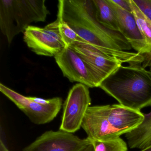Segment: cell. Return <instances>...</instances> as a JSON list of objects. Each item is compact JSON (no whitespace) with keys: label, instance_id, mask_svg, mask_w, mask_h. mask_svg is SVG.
<instances>
[{"label":"cell","instance_id":"12","mask_svg":"<svg viewBox=\"0 0 151 151\" xmlns=\"http://www.w3.org/2000/svg\"><path fill=\"white\" fill-rule=\"evenodd\" d=\"M144 115V120L139 126L125 135L131 149L142 150L151 146V111Z\"/></svg>","mask_w":151,"mask_h":151},{"label":"cell","instance_id":"8","mask_svg":"<svg viewBox=\"0 0 151 151\" xmlns=\"http://www.w3.org/2000/svg\"><path fill=\"white\" fill-rule=\"evenodd\" d=\"M92 143L89 139H81L73 133L60 130L45 132L23 151H80Z\"/></svg>","mask_w":151,"mask_h":151},{"label":"cell","instance_id":"14","mask_svg":"<svg viewBox=\"0 0 151 151\" xmlns=\"http://www.w3.org/2000/svg\"><path fill=\"white\" fill-rule=\"evenodd\" d=\"M129 1L139 29L151 53V21L139 8L133 0Z\"/></svg>","mask_w":151,"mask_h":151},{"label":"cell","instance_id":"18","mask_svg":"<svg viewBox=\"0 0 151 151\" xmlns=\"http://www.w3.org/2000/svg\"><path fill=\"white\" fill-rule=\"evenodd\" d=\"M112 1L122 9L132 13L129 0H112Z\"/></svg>","mask_w":151,"mask_h":151},{"label":"cell","instance_id":"1","mask_svg":"<svg viewBox=\"0 0 151 151\" xmlns=\"http://www.w3.org/2000/svg\"><path fill=\"white\" fill-rule=\"evenodd\" d=\"M55 21L67 24L86 44L122 63L143 64L145 61L143 55L129 52L132 47L120 32L98 22L93 0H60Z\"/></svg>","mask_w":151,"mask_h":151},{"label":"cell","instance_id":"23","mask_svg":"<svg viewBox=\"0 0 151 151\" xmlns=\"http://www.w3.org/2000/svg\"><path fill=\"white\" fill-rule=\"evenodd\" d=\"M149 70L148 71H150V72H151V63H150V65L149 66Z\"/></svg>","mask_w":151,"mask_h":151},{"label":"cell","instance_id":"22","mask_svg":"<svg viewBox=\"0 0 151 151\" xmlns=\"http://www.w3.org/2000/svg\"><path fill=\"white\" fill-rule=\"evenodd\" d=\"M140 151H151V146L147 147V148H145V149L140 150Z\"/></svg>","mask_w":151,"mask_h":151},{"label":"cell","instance_id":"13","mask_svg":"<svg viewBox=\"0 0 151 151\" xmlns=\"http://www.w3.org/2000/svg\"><path fill=\"white\" fill-rule=\"evenodd\" d=\"M96 19L105 28L119 32L116 17L107 0H93Z\"/></svg>","mask_w":151,"mask_h":151},{"label":"cell","instance_id":"9","mask_svg":"<svg viewBox=\"0 0 151 151\" xmlns=\"http://www.w3.org/2000/svg\"><path fill=\"white\" fill-rule=\"evenodd\" d=\"M27 46L38 55L55 57L65 47L57 30L30 26L24 32Z\"/></svg>","mask_w":151,"mask_h":151},{"label":"cell","instance_id":"4","mask_svg":"<svg viewBox=\"0 0 151 151\" xmlns=\"http://www.w3.org/2000/svg\"><path fill=\"white\" fill-rule=\"evenodd\" d=\"M49 14L45 0H1V30L10 45L32 23L45 22Z\"/></svg>","mask_w":151,"mask_h":151},{"label":"cell","instance_id":"16","mask_svg":"<svg viewBox=\"0 0 151 151\" xmlns=\"http://www.w3.org/2000/svg\"><path fill=\"white\" fill-rule=\"evenodd\" d=\"M92 141L95 151H128L127 144L121 137L106 141Z\"/></svg>","mask_w":151,"mask_h":151},{"label":"cell","instance_id":"15","mask_svg":"<svg viewBox=\"0 0 151 151\" xmlns=\"http://www.w3.org/2000/svg\"><path fill=\"white\" fill-rule=\"evenodd\" d=\"M46 27L56 29L66 47H70L77 43H86L68 24L56 21L48 24Z\"/></svg>","mask_w":151,"mask_h":151},{"label":"cell","instance_id":"21","mask_svg":"<svg viewBox=\"0 0 151 151\" xmlns=\"http://www.w3.org/2000/svg\"><path fill=\"white\" fill-rule=\"evenodd\" d=\"M0 151H9L1 139L0 140Z\"/></svg>","mask_w":151,"mask_h":151},{"label":"cell","instance_id":"17","mask_svg":"<svg viewBox=\"0 0 151 151\" xmlns=\"http://www.w3.org/2000/svg\"><path fill=\"white\" fill-rule=\"evenodd\" d=\"M133 1L151 21V0H133Z\"/></svg>","mask_w":151,"mask_h":151},{"label":"cell","instance_id":"7","mask_svg":"<svg viewBox=\"0 0 151 151\" xmlns=\"http://www.w3.org/2000/svg\"><path fill=\"white\" fill-rule=\"evenodd\" d=\"M0 91L36 124L52 122L57 116L62 106L63 100L60 97L52 98L49 104L43 105L32 101L29 97L24 96L2 83L0 84Z\"/></svg>","mask_w":151,"mask_h":151},{"label":"cell","instance_id":"19","mask_svg":"<svg viewBox=\"0 0 151 151\" xmlns=\"http://www.w3.org/2000/svg\"><path fill=\"white\" fill-rule=\"evenodd\" d=\"M29 98L32 101H35L36 103L43 105H46L49 104L52 100V99H45L42 98H37V97H29Z\"/></svg>","mask_w":151,"mask_h":151},{"label":"cell","instance_id":"11","mask_svg":"<svg viewBox=\"0 0 151 151\" xmlns=\"http://www.w3.org/2000/svg\"><path fill=\"white\" fill-rule=\"evenodd\" d=\"M70 47L96 71L102 82L122 64L118 59L107 55L86 43H77Z\"/></svg>","mask_w":151,"mask_h":151},{"label":"cell","instance_id":"24","mask_svg":"<svg viewBox=\"0 0 151 151\" xmlns=\"http://www.w3.org/2000/svg\"><path fill=\"white\" fill-rule=\"evenodd\" d=\"M149 73H150V75H151V72H150V71H149Z\"/></svg>","mask_w":151,"mask_h":151},{"label":"cell","instance_id":"20","mask_svg":"<svg viewBox=\"0 0 151 151\" xmlns=\"http://www.w3.org/2000/svg\"><path fill=\"white\" fill-rule=\"evenodd\" d=\"M80 151H95L94 147L92 144V141L91 144H89L88 145L86 146L84 148Z\"/></svg>","mask_w":151,"mask_h":151},{"label":"cell","instance_id":"2","mask_svg":"<svg viewBox=\"0 0 151 151\" xmlns=\"http://www.w3.org/2000/svg\"><path fill=\"white\" fill-rule=\"evenodd\" d=\"M99 87L126 107L140 111L151 106V76L141 63L121 65Z\"/></svg>","mask_w":151,"mask_h":151},{"label":"cell","instance_id":"5","mask_svg":"<svg viewBox=\"0 0 151 151\" xmlns=\"http://www.w3.org/2000/svg\"><path fill=\"white\" fill-rule=\"evenodd\" d=\"M55 59L63 76L70 82L91 88L99 87L102 82L96 71L70 47H65Z\"/></svg>","mask_w":151,"mask_h":151},{"label":"cell","instance_id":"3","mask_svg":"<svg viewBox=\"0 0 151 151\" xmlns=\"http://www.w3.org/2000/svg\"><path fill=\"white\" fill-rule=\"evenodd\" d=\"M144 114L120 104L88 108L81 127L91 140L106 141L120 137L138 127Z\"/></svg>","mask_w":151,"mask_h":151},{"label":"cell","instance_id":"10","mask_svg":"<svg viewBox=\"0 0 151 151\" xmlns=\"http://www.w3.org/2000/svg\"><path fill=\"white\" fill-rule=\"evenodd\" d=\"M114 11L118 24L119 32L125 38L132 48L137 53L145 56L143 64L145 68L151 63V53L146 44L132 13L128 12L116 5L112 0H107Z\"/></svg>","mask_w":151,"mask_h":151},{"label":"cell","instance_id":"6","mask_svg":"<svg viewBox=\"0 0 151 151\" xmlns=\"http://www.w3.org/2000/svg\"><path fill=\"white\" fill-rule=\"evenodd\" d=\"M89 88L78 83L70 90L63 104L60 130L73 133L80 129L86 113L91 103Z\"/></svg>","mask_w":151,"mask_h":151}]
</instances>
